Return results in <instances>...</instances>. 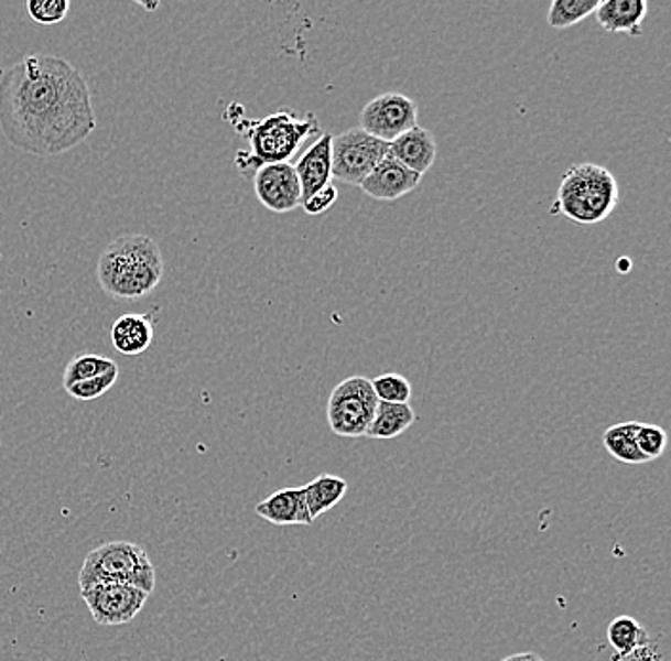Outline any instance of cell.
I'll return each mask as SVG.
<instances>
[{
  "label": "cell",
  "mask_w": 671,
  "mask_h": 661,
  "mask_svg": "<svg viewBox=\"0 0 671 661\" xmlns=\"http://www.w3.org/2000/svg\"><path fill=\"white\" fill-rule=\"evenodd\" d=\"M85 75L65 57L25 56L0 77V128L20 151L56 156L96 130Z\"/></svg>",
  "instance_id": "1"
},
{
  "label": "cell",
  "mask_w": 671,
  "mask_h": 661,
  "mask_svg": "<svg viewBox=\"0 0 671 661\" xmlns=\"http://www.w3.org/2000/svg\"><path fill=\"white\" fill-rule=\"evenodd\" d=\"M163 252L148 235H122L99 256V286L111 297L149 296L163 281Z\"/></svg>",
  "instance_id": "2"
},
{
  "label": "cell",
  "mask_w": 671,
  "mask_h": 661,
  "mask_svg": "<svg viewBox=\"0 0 671 661\" xmlns=\"http://www.w3.org/2000/svg\"><path fill=\"white\" fill-rule=\"evenodd\" d=\"M239 117L231 120L239 132L247 136L250 151H239L235 164L242 174H250L263 164L289 162L302 149L310 136H321L318 120L313 115L297 119L292 111H279L266 119L245 120L242 109L237 106Z\"/></svg>",
  "instance_id": "3"
},
{
  "label": "cell",
  "mask_w": 671,
  "mask_h": 661,
  "mask_svg": "<svg viewBox=\"0 0 671 661\" xmlns=\"http://www.w3.org/2000/svg\"><path fill=\"white\" fill-rule=\"evenodd\" d=\"M620 187L610 170L599 164H574L561 177L552 216H565L580 226L600 224L615 212Z\"/></svg>",
  "instance_id": "4"
},
{
  "label": "cell",
  "mask_w": 671,
  "mask_h": 661,
  "mask_svg": "<svg viewBox=\"0 0 671 661\" xmlns=\"http://www.w3.org/2000/svg\"><path fill=\"white\" fill-rule=\"evenodd\" d=\"M98 584L130 585L151 595L155 592V566L148 551L138 543H104L86 555L78 572L80 592Z\"/></svg>",
  "instance_id": "5"
},
{
  "label": "cell",
  "mask_w": 671,
  "mask_h": 661,
  "mask_svg": "<svg viewBox=\"0 0 671 661\" xmlns=\"http://www.w3.org/2000/svg\"><path fill=\"white\" fill-rule=\"evenodd\" d=\"M376 407L378 399L370 380L365 376H351L333 389L326 407V420L334 435L359 438L367 436Z\"/></svg>",
  "instance_id": "6"
},
{
  "label": "cell",
  "mask_w": 671,
  "mask_h": 661,
  "mask_svg": "<svg viewBox=\"0 0 671 661\" xmlns=\"http://www.w3.org/2000/svg\"><path fill=\"white\" fill-rule=\"evenodd\" d=\"M388 156V143L360 128L333 138V180L357 185Z\"/></svg>",
  "instance_id": "7"
},
{
  "label": "cell",
  "mask_w": 671,
  "mask_h": 661,
  "mask_svg": "<svg viewBox=\"0 0 671 661\" xmlns=\"http://www.w3.org/2000/svg\"><path fill=\"white\" fill-rule=\"evenodd\" d=\"M359 122L360 130L389 145L399 136L418 127L416 101L399 91H388L362 107Z\"/></svg>",
  "instance_id": "8"
},
{
  "label": "cell",
  "mask_w": 671,
  "mask_h": 661,
  "mask_svg": "<svg viewBox=\"0 0 671 661\" xmlns=\"http://www.w3.org/2000/svg\"><path fill=\"white\" fill-rule=\"evenodd\" d=\"M86 608L98 626H125L142 613L148 593L130 585L98 584L80 592Z\"/></svg>",
  "instance_id": "9"
},
{
  "label": "cell",
  "mask_w": 671,
  "mask_h": 661,
  "mask_svg": "<svg viewBox=\"0 0 671 661\" xmlns=\"http://www.w3.org/2000/svg\"><path fill=\"white\" fill-rule=\"evenodd\" d=\"M258 201L273 214H286L302 206V185L290 162L263 164L255 172Z\"/></svg>",
  "instance_id": "10"
},
{
  "label": "cell",
  "mask_w": 671,
  "mask_h": 661,
  "mask_svg": "<svg viewBox=\"0 0 671 661\" xmlns=\"http://www.w3.org/2000/svg\"><path fill=\"white\" fill-rule=\"evenodd\" d=\"M420 180L422 176L404 169L401 162L388 155L365 177V182L360 183L359 187L370 198L391 203L416 189Z\"/></svg>",
  "instance_id": "11"
},
{
  "label": "cell",
  "mask_w": 671,
  "mask_h": 661,
  "mask_svg": "<svg viewBox=\"0 0 671 661\" xmlns=\"http://www.w3.org/2000/svg\"><path fill=\"white\" fill-rule=\"evenodd\" d=\"M333 138L331 134L318 136V140L294 164L302 185V203L333 183Z\"/></svg>",
  "instance_id": "12"
},
{
  "label": "cell",
  "mask_w": 671,
  "mask_h": 661,
  "mask_svg": "<svg viewBox=\"0 0 671 661\" xmlns=\"http://www.w3.org/2000/svg\"><path fill=\"white\" fill-rule=\"evenodd\" d=\"M388 155L401 162L404 169L412 170L418 176H424L437 159V141L430 130L414 127L388 145Z\"/></svg>",
  "instance_id": "13"
},
{
  "label": "cell",
  "mask_w": 671,
  "mask_h": 661,
  "mask_svg": "<svg viewBox=\"0 0 671 661\" xmlns=\"http://www.w3.org/2000/svg\"><path fill=\"white\" fill-rule=\"evenodd\" d=\"M594 14L607 33L639 36L643 33L649 4L645 0H603L595 8Z\"/></svg>",
  "instance_id": "14"
},
{
  "label": "cell",
  "mask_w": 671,
  "mask_h": 661,
  "mask_svg": "<svg viewBox=\"0 0 671 661\" xmlns=\"http://www.w3.org/2000/svg\"><path fill=\"white\" fill-rule=\"evenodd\" d=\"M256 514H260L263 521L277 524V527H290V524H313L307 506H305L304 486L300 488H283L279 492L271 494L269 498L256 506Z\"/></svg>",
  "instance_id": "15"
},
{
  "label": "cell",
  "mask_w": 671,
  "mask_h": 661,
  "mask_svg": "<svg viewBox=\"0 0 671 661\" xmlns=\"http://www.w3.org/2000/svg\"><path fill=\"white\" fill-rule=\"evenodd\" d=\"M153 323L149 315L128 313L115 321L111 326V344L120 355L136 357L148 351L153 344Z\"/></svg>",
  "instance_id": "16"
},
{
  "label": "cell",
  "mask_w": 671,
  "mask_h": 661,
  "mask_svg": "<svg viewBox=\"0 0 671 661\" xmlns=\"http://www.w3.org/2000/svg\"><path fill=\"white\" fill-rule=\"evenodd\" d=\"M414 422H416V414L410 404L378 401L367 436L378 438V441H391V438L403 435L404 431L410 430Z\"/></svg>",
  "instance_id": "17"
},
{
  "label": "cell",
  "mask_w": 671,
  "mask_h": 661,
  "mask_svg": "<svg viewBox=\"0 0 671 661\" xmlns=\"http://www.w3.org/2000/svg\"><path fill=\"white\" fill-rule=\"evenodd\" d=\"M347 488H349L347 480L336 477V475H321L310 485H305V506H307L312 521L338 506L339 501L344 500Z\"/></svg>",
  "instance_id": "18"
},
{
  "label": "cell",
  "mask_w": 671,
  "mask_h": 661,
  "mask_svg": "<svg viewBox=\"0 0 671 661\" xmlns=\"http://www.w3.org/2000/svg\"><path fill=\"white\" fill-rule=\"evenodd\" d=\"M607 640L616 655L628 660L641 648L650 644V637L637 619L631 616H618L607 627Z\"/></svg>",
  "instance_id": "19"
},
{
  "label": "cell",
  "mask_w": 671,
  "mask_h": 661,
  "mask_svg": "<svg viewBox=\"0 0 671 661\" xmlns=\"http://www.w3.org/2000/svg\"><path fill=\"white\" fill-rule=\"evenodd\" d=\"M637 425H639V422L616 423L613 427H608L603 435L605 451L623 464L639 465L647 462L643 454L637 448Z\"/></svg>",
  "instance_id": "20"
},
{
  "label": "cell",
  "mask_w": 671,
  "mask_h": 661,
  "mask_svg": "<svg viewBox=\"0 0 671 661\" xmlns=\"http://www.w3.org/2000/svg\"><path fill=\"white\" fill-rule=\"evenodd\" d=\"M599 0H553L548 10V25L561 31L584 22L594 14Z\"/></svg>",
  "instance_id": "21"
},
{
  "label": "cell",
  "mask_w": 671,
  "mask_h": 661,
  "mask_svg": "<svg viewBox=\"0 0 671 661\" xmlns=\"http://www.w3.org/2000/svg\"><path fill=\"white\" fill-rule=\"evenodd\" d=\"M117 362L101 355H94V353H86V355H78L75 359L69 360V365L65 366L64 372V388L77 383V381L93 380L98 378L101 373L113 370Z\"/></svg>",
  "instance_id": "22"
},
{
  "label": "cell",
  "mask_w": 671,
  "mask_h": 661,
  "mask_svg": "<svg viewBox=\"0 0 671 661\" xmlns=\"http://www.w3.org/2000/svg\"><path fill=\"white\" fill-rule=\"evenodd\" d=\"M375 389L376 399L380 402H393V404H409L412 397V386L401 373H382L375 380H370Z\"/></svg>",
  "instance_id": "23"
},
{
  "label": "cell",
  "mask_w": 671,
  "mask_h": 661,
  "mask_svg": "<svg viewBox=\"0 0 671 661\" xmlns=\"http://www.w3.org/2000/svg\"><path fill=\"white\" fill-rule=\"evenodd\" d=\"M117 380H119V366H115L113 370L101 373V376L93 378V380L72 383V386L65 388V391L72 394L73 399H77V401H96L101 394H106L109 389L113 388Z\"/></svg>",
  "instance_id": "24"
},
{
  "label": "cell",
  "mask_w": 671,
  "mask_h": 661,
  "mask_svg": "<svg viewBox=\"0 0 671 661\" xmlns=\"http://www.w3.org/2000/svg\"><path fill=\"white\" fill-rule=\"evenodd\" d=\"M29 18L41 25H56L64 22L72 10L69 0H28L25 2Z\"/></svg>",
  "instance_id": "25"
},
{
  "label": "cell",
  "mask_w": 671,
  "mask_h": 661,
  "mask_svg": "<svg viewBox=\"0 0 671 661\" xmlns=\"http://www.w3.org/2000/svg\"><path fill=\"white\" fill-rule=\"evenodd\" d=\"M636 443L645 459L652 462V459H658L664 454L665 446H668V435L660 425L639 423L636 431Z\"/></svg>",
  "instance_id": "26"
},
{
  "label": "cell",
  "mask_w": 671,
  "mask_h": 661,
  "mask_svg": "<svg viewBox=\"0 0 671 661\" xmlns=\"http://www.w3.org/2000/svg\"><path fill=\"white\" fill-rule=\"evenodd\" d=\"M336 201H338V189H336L334 183H331V185H326V187L317 191V193H313L312 197L305 198L304 203H302V208H304L307 216H318V214H325L326 210H331L336 205Z\"/></svg>",
  "instance_id": "27"
},
{
  "label": "cell",
  "mask_w": 671,
  "mask_h": 661,
  "mask_svg": "<svg viewBox=\"0 0 671 661\" xmlns=\"http://www.w3.org/2000/svg\"><path fill=\"white\" fill-rule=\"evenodd\" d=\"M530 652H524V654H513L508 655V658H504L500 661H529Z\"/></svg>",
  "instance_id": "28"
},
{
  "label": "cell",
  "mask_w": 671,
  "mask_h": 661,
  "mask_svg": "<svg viewBox=\"0 0 671 661\" xmlns=\"http://www.w3.org/2000/svg\"><path fill=\"white\" fill-rule=\"evenodd\" d=\"M529 661H544V660H542V658H540V655L532 654V652H530Z\"/></svg>",
  "instance_id": "29"
}]
</instances>
